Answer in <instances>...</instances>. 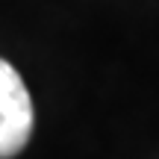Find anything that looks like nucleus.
<instances>
[{
    "label": "nucleus",
    "mask_w": 159,
    "mask_h": 159,
    "mask_svg": "<svg viewBox=\"0 0 159 159\" xmlns=\"http://www.w3.org/2000/svg\"><path fill=\"white\" fill-rule=\"evenodd\" d=\"M33 136V100L21 74L0 59V159H12Z\"/></svg>",
    "instance_id": "f257e3e1"
}]
</instances>
